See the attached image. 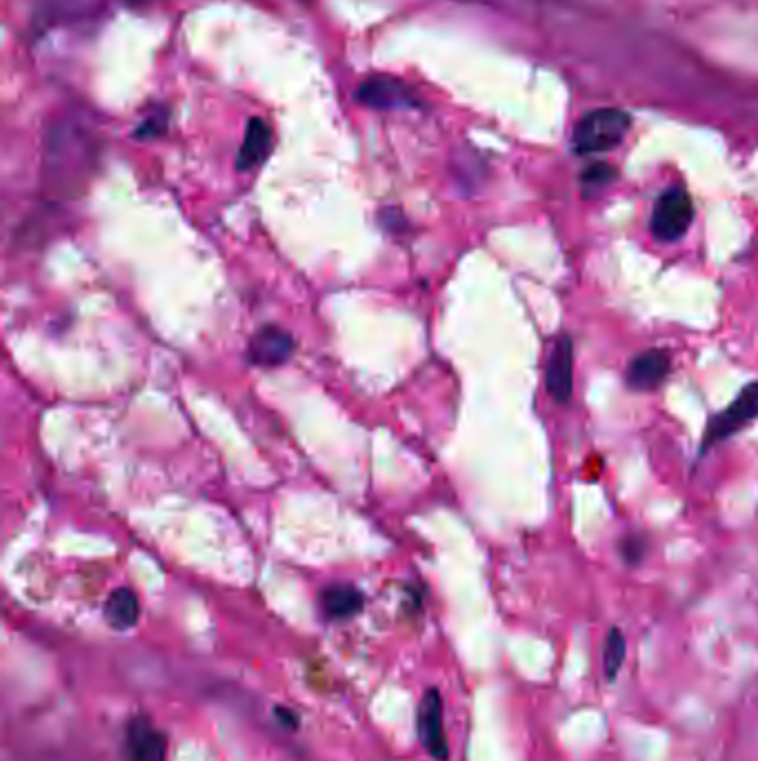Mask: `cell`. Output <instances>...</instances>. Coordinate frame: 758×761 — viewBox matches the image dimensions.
Masks as SVG:
<instances>
[{"label": "cell", "instance_id": "5bb4252c", "mask_svg": "<svg viewBox=\"0 0 758 761\" xmlns=\"http://www.w3.org/2000/svg\"><path fill=\"white\" fill-rule=\"evenodd\" d=\"M616 179V170L612 165L607 163H596L590 165L587 170L581 174V183H583V192L585 196H592L594 192H601L603 187L610 185Z\"/></svg>", "mask_w": 758, "mask_h": 761}, {"label": "cell", "instance_id": "8992f818", "mask_svg": "<svg viewBox=\"0 0 758 761\" xmlns=\"http://www.w3.org/2000/svg\"><path fill=\"white\" fill-rule=\"evenodd\" d=\"M356 101L374 110H396V107H414L416 94L407 83L394 76H372L358 87Z\"/></svg>", "mask_w": 758, "mask_h": 761}, {"label": "cell", "instance_id": "7a4b0ae2", "mask_svg": "<svg viewBox=\"0 0 758 761\" xmlns=\"http://www.w3.org/2000/svg\"><path fill=\"white\" fill-rule=\"evenodd\" d=\"M758 417V381L745 385L741 394L727 405L723 412H718L716 417L710 419L703 434V443H701V454L707 450H712L718 443L727 441L734 434L741 432L745 426Z\"/></svg>", "mask_w": 758, "mask_h": 761}, {"label": "cell", "instance_id": "8fae6325", "mask_svg": "<svg viewBox=\"0 0 758 761\" xmlns=\"http://www.w3.org/2000/svg\"><path fill=\"white\" fill-rule=\"evenodd\" d=\"M365 599L352 586H329L321 592V608L327 619H349L363 610Z\"/></svg>", "mask_w": 758, "mask_h": 761}, {"label": "cell", "instance_id": "3957f363", "mask_svg": "<svg viewBox=\"0 0 758 761\" xmlns=\"http://www.w3.org/2000/svg\"><path fill=\"white\" fill-rule=\"evenodd\" d=\"M694 221V203L690 199V194L681 187H674V190H667L661 194V199L656 201L654 210H652V234L654 239L665 241V243H674L681 239V236L690 230V225Z\"/></svg>", "mask_w": 758, "mask_h": 761}, {"label": "cell", "instance_id": "30bf717a", "mask_svg": "<svg viewBox=\"0 0 758 761\" xmlns=\"http://www.w3.org/2000/svg\"><path fill=\"white\" fill-rule=\"evenodd\" d=\"M269 145H272V132H269L267 123L261 121V118H252V121L247 123L241 152H238L236 158L238 170L247 172L261 165L269 154Z\"/></svg>", "mask_w": 758, "mask_h": 761}, {"label": "cell", "instance_id": "ba28073f", "mask_svg": "<svg viewBox=\"0 0 758 761\" xmlns=\"http://www.w3.org/2000/svg\"><path fill=\"white\" fill-rule=\"evenodd\" d=\"M292 352V334L276 328V325H269V328L256 332L254 339L249 341L247 357L254 365H261V368H278V365H283L292 357Z\"/></svg>", "mask_w": 758, "mask_h": 761}, {"label": "cell", "instance_id": "9a60e30c", "mask_svg": "<svg viewBox=\"0 0 758 761\" xmlns=\"http://www.w3.org/2000/svg\"><path fill=\"white\" fill-rule=\"evenodd\" d=\"M165 123H167V114H165V110H158L156 114H152V116H147V118H145V123H143L141 127H138L136 136H138V138H152V136L163 134Z\"/></svg>", "mask_w": 758, "mask_h": 761}, {"label": "cell", "instance_id": "2e32d148", "mask_svg": "<svg viewBox=\"0 0 758 761\" xmlns=\"http://www.w3.org/2000/svg\"><path fill=\"white\" fill-rule=\"evenodd\" d=\"M623 557L630 563H638L645 557V541L638 537H627L621 546Z\"/></svg>", "mask_w": 758, "mask_h": 761}, {"label": "cell", "instance_id": "52a82bcc", "mask_svg": "<svg viewBox=\"0 0 758 761\" xmlns=\"http://www.w3.org/2000/svg\"><path fill=\"white\" fill-rule=\"evenodd\" d=\"M545 385L552 399L567 403L574 392V345L570 336H561L556 341L550 363L545 368Z\"/></svg>", "mask_w": 758, "mask_h": 761}, {"label": "cell", "instance_id": "9c48e42d", "mask_svg": "<svg viewBox=\"0 0 758 761\" xmlns=\"http://www.w3.org/2000/svg\"><path fill=\"white\" fill-rule=\"evenodd\" d=\"M670 368H672L670 354H667L665 350L661 348L645 350L638 354V357H634L630 365H627L625 379L632 390L650 392V390H656L658 385H663L667 374H670Z\"/></svg>", "mask_w": 758, "mask_h": 761}, {"label": "cell", "instance_id": "5b68a950", "mask_svg": "<svg viewBox=\"0 0 758 761\" xmlns=\"http://www.w3.org/2000/svg\"><path fill=\"white\" fill-rule=\"evenodd\" d=\"M418 739H421L427 755L436 761H447L450 757V746H447L445 724H443V699L436 688L425 690V695L418 704Z\"/></svg>", "mask_w": 758, "mask_h": 761}, {"label": "cell", "instance_id": "4fadbf2b", "mask_svg": "<svg viewBox=\"0 0 758 761\" xmlns=\"http://www.w3.org/2000/svg\"><path fill=\"white\" fill-rule=\"evenodd\" d=\"M625 655H627V644L623 632L618 628H612L610 635H607L605 641V652H603V668H605V677L607 679H616L618 670L625 664Z\"/></svg>", "mask_w": 758, "mask_h": 761}, {"label": "cell", "instance_id": "277c9868", "mask_svg": "<svg viewBox=\"0 0 758 761\" xmlns=\"http://www.w3.org/2000/svg\"><path fill=\"white\" fill-rule=\"evenodd\" d=\"M125 761H167V737L152 719L136 715L127 721L123 737Z\"/></svg>", "mask_w": 758, "mask_h": 761}, {"label": "cell", "instance_id": "6da1fadb", "mask_svg": "<svg viewBox=\"0 0 758 761\" xmlns=\"http://www.w3.org/2000/svg\"><path fill=\"white\" fill-rule=\"evenodd\" d=\"M630 116L616 107H601L581 118L574 132V150L578 154H603L621 145L630 132Z\"/></svg>", "mask_w": 758, "mask_h": 761}, {"label": "cell", "instance_id": "7c38bea8", "mask_svg": "<svg viewBox=\"0 0 758 761\" xmlns=\"http://www.w3.org/2000/svg\"><path fill=\"white\" fill-rule=\"evenodd\" d=\"M105 617L107 624L114 630H129L138 624L141 608L138 599L129 588H118L105 601Z\"/></svg>", "mask_w": 758, "mask_h": 761}]
</instances>
